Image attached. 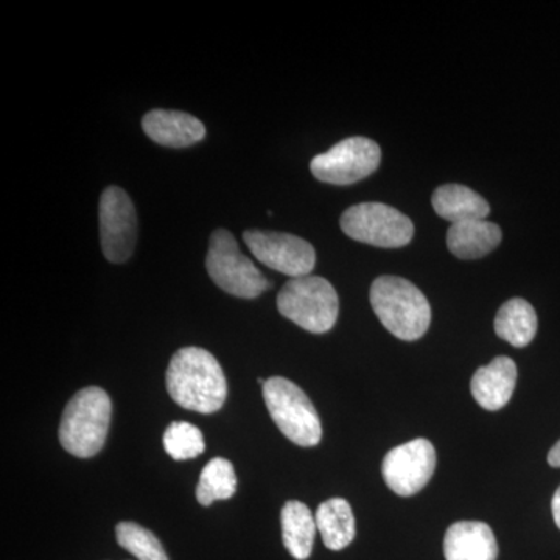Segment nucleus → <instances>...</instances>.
Masks as SVG:
<instances>
[{"instance_id":"13","label":"nucleus","mask_w":560,"mask_h":560,"mask_svg":"<svg viewBox=\"0 0 560 560\" xmlns=\"http://www.w3.org/2000/svg\"><path fill=\"white\" fill-rule=\"evenodd\" d=\"M517 364L508 357H497L488 366H481L471 378L475 400L488 411H499L510 404L517 385Z\"/></svg>"},{"instance_id":"19","label":"nucleus","mask_w":560,"mask_h":560,"mask_svg":"<svg viewBox=\"0 0 560 560\" xmlns=\"http://www.w3.org/2000/svg\"><path fill=\"white\" fill-rule=\"evenodd\" d=\"M495 331L501 340L514 348H525L537 334V315L533 305L522 298H514L501 305L495 318Z\"/></svg>"},{"instance_id":"8","label":"nucleus","mask_w":560,"mask_h":560,"mask_svg":"<svg viewBox=\"0 0 560 560\" xmlns=\"http://www.w3.org/2000/svg\"><path fill=\"white\" fill-rule=\"evenodd\" d=\"M381 161V147L374 140L349 138L313 158L311 171L320 183L349 186L372 175Z\"/></svg>"},{"instance_id":"24","label":"nucleus","mask_w":560,"mask_h":560,"mask_svg":"<svg viewBox=\"0 0 560 560\" xmlns=\"http://www.w3.org/2000/svg\"><path fill=\"white\" fill-rule=\"evenodd\" d=\"M548 464L551 467H556V469L560 467V440L556 442L555 447L548 453Z\"/></svg>"},{"instance_id":"18","label":"nucleus","mask_w":560,"mask_h":560,"mask_svg":"<svg viewBox=\"0 0 560 560\" xmlns=\"http://www.w3.org/2000/svg\"><path fill=\"white\" fill-rule=\"evenodd\" d=\"M316 526L324 545L331 551L345 550L355 539V517L349 501L330 499L319 504Z\"/></svg>"},{"instance_id":"3","label":"nucleus","mask_w":560,"mask_h":560,"mask_svg":"<svg viewBox=\"0 0 560 560\" xmlns=\"http://www.w3.org/2000/svg\"><path fill=\"white\" fill-rule=\"evenodd\" d=\"M113 405L97 386L79 390L66 405L60 425L62 447L77 458H92L108 438Z\"/></svg>"},{"instance_id":"5","label":"nucleus","mask_w":560,"mask_h":560,"mask_svg":"<svg viewBox=\"0 0 560 560\" xmlns=\"http://www.w3.org/2000/svg\"><path fill=\"white\" fill-rule=\"evenodd\" d=\"M264 399L283 436L301 447L319 444L323 427L318 411L296 383L283 377L268 378L264 385Z\"/></svg>"},{"instance_id":"15","label":"nucleus","mask_w":560,"mask_h":560,"mask_svg":"<svg viewBox=\"0 0 560 560\" xmlns=\"http://www.w3.org/2000/svg\"><path fill=\"white\" fill-rule=\"evenodd\" d=\"M501 242L499 224L488 220L464 221L452 224L447 234L448 249L463 260L481 259L492 253Z\"/></svg>"},{"instance_id":"7","label":"nucleus","mask_w":560,"mask_h":560,"mask_svg":"<svg viewBox=\"0 0 560 560\" xmlns=\"http://www.w3.org/2000/svg\"><path fill=\"white\" fill-rule=\"evenodd\" d=\"M341 230L353 241L378 248H401L415 235L412 221L400 210L382 202H361L346 210Z\"/></svg>"},{"instance_id":"11","label":"nucleus","mask_w":560,"mask_h":560,"mask_svg":"<svg viewBox=\"0 0 560 560\" xmlns=\"http://www.w3.org/2000/svg\"><path fill=\"white\" fill-rule=\"evenodd\" d=\"M436 469V451L430 441L405 442L385 456L382 474L386 485L400 497H411L425 488Z\"/></svg>"},{"instance_id":"10","label":"nucleus","mask_w":560,"mask_h":560,"mask_svg":"<svg viewBox=\"0 0 560 560\" xmlns=\"http://www.w3.org/2000/svg\"><path fill=\"white\" fill-rule=\"evenodd\" d=\"M101 241L106 259L124 264L132 256L138 238V215L127 191L110 186L101 198Z\"/></svg>"},{"instance_id":"1","label":"nucleus","mask_w":560,"mask_h":560,"mask_svg":"<svg viewBox=\"0 0 560 560\" xmlns=\"http://www.w3.org/2000/svg\"><path fill=\"white\" fill-rule=\"evenodd\" d=\"M167 390L179 407L212 415L226 401V375L208 350L183 348L168 364Z\"/></svg>"},{"instance_id":"12","label":"nucleus","mask_w":560,"mask_h":560,"mask_svg":"<svg viewBox=\"0 0 560 560\" xmlns=\"http://www.w3.org/2000/svg\"><path fill=\"white\" fill-rule=\"evenodd\" d=\"M142 128L153 142L171 149H186L206 136L205 125L183 110H150L142 119Z\"/></svg>"},{"instance_id":"16","label":"nucleus","mask_w":560,"mask_h":560,"mask_svg":"<svg viewBox=\"0 0 560 560\" xmlns=\"http://www.w3.org/2000/svg\"><path fill=\"white\" fill-rule=\"evenodd\" d=\"M431 202L438 215L452 224L485 220L490 212L489 202L480 194L460 184L438 187Z\"/></svg>"},{"instance_id":"21","label":"nucleus","mask_w":560,"mask_h":560,"mask_svg":"<svg viewBox=\"0 0 560 560\" xmlns=\"http://www.w3.org/2000/svg\"><path fill=\"white\" fill-rule=\"evenodd\" d=\"M117 541L138 560H168L160 539L135 522H121L116 528Z\"/></svg>"},{"instance_id":"9","label":"nucleus","mask_w":560,"mask_h":560,"mask_svg":"<svg viewBox=\"0 0 560 560\" xmlns=\"http://www.w3.org/2000/svg\"><path fill=\"white\" fill-rule=\"evenodd\" d=\"M243 241L257 260L291 279L311 276L315 268V249L298 235L249 230L243 234Z\"/></svg>"},{"instance_id":"17","label":"nucleus","mask_w":560,"mask_h":560,"mask_svg":"<svg viewBox=\"0 0 560 560\" xmlns=\"http://www.w3.org/2000/svg\"><path fill=\"white\" fill-rule=\"evenodd\" d=\"M280 523L283 545L290 555L298 560L311 558L318 526L307 504L294 500L287 501L280 514Z\"/></svg>"},{"instance_id":"6","label":"nucleus","mask_w":560,"mask_h":560,"mask_svg":"<svg viewBox=\"0 0 560 560\" xmlns=\"http://www.w3.org/2000/svg\"><path fill=\"white\" fill-rule=\"evenodd\" d=\"M206 270L217 287L243 300H254L271 289L270 280L241 253L234 235L226 230L210 235Z\"/></svg>"},{"instance_id":"4","label":"nucleus","mask_w":560,"mask_h":560,"mask_svg":"<svg viewBox=\"0 0 560 560\" xmlns=\"http://www.w3.org/2000/svg\"><path fill=\"white\" fill-rule=\"evenodd\" d=\"M278 311L311 334L334 329L340 313V300L334 285L319 276H302L283 285L278 294Z\"/></svg>"},{"instance_id":"23","label":"nucleus","mask_w":560,"mask_h":560,"mask_svg":"<svg viewBox=\"0 0 560 560\" xmlns=\"http://www.w3.org/2000/svg\"><path fill=\"white\" fill-rule=\"evenodd\" d=\"M551 510L556 526L560 529V488L556 490L555 497H552Z\"/></svg>"},{"instance_id":"22","label":"nucleus","mask_w":560,"mask_h":560,"mask_svg":"<svg viewBox=\"0 0 560 560\" xmlns=\"http://www.w3.org/2000/svg\"><path fill=\"white\" fill-rule=\"evenodd\" d=\"M164 448L175 460L197 458L206 451L205 438L189 422H173L164 434Z\"/></svg>"},{"instance_id":"14","label":"nucleus","mask_w":560,"mask_h":560,"mask_svg":"<svg viewBox=\"0 0 560 560\" xmlns=\"http://www.w3.org/2000/svg\"><path fill=\"white\" fill-rule=\"evenodd\" d=\"M444 556L447 560H497L499 545L486 523L458 522L445 534Z\"/></svg>"},{"instance_id":"20","label":"nucleus","mask_w":560,"mask_h":560,"mask_svg":"<svg viewBox=\"0 0 560 560\" xmlns=\"http://www.w3.org/2000/svg\"><path fill=\"white\" fill-rule=\"evenodd\" d=\"M237 490V475L231 460L215 458L206 464L197 488V500L202 506L213 501L230 500Z\"/></svg>"},{"instance_id":"2","label":"nucleus","mask_w":560,"mask_h":560,"mask_svg":"<svg viewBox=\"0 0 560 560\" xmlns=\"http://www.w3.org/2000/svg\"><path fill=\"white\" fill-rule=\"evenodd\" d=\"M370 298L378 320L399 340L416 341L429 330L430 302L410 280L382 276L372 283Z\"/></svg>"}]
</instances>
